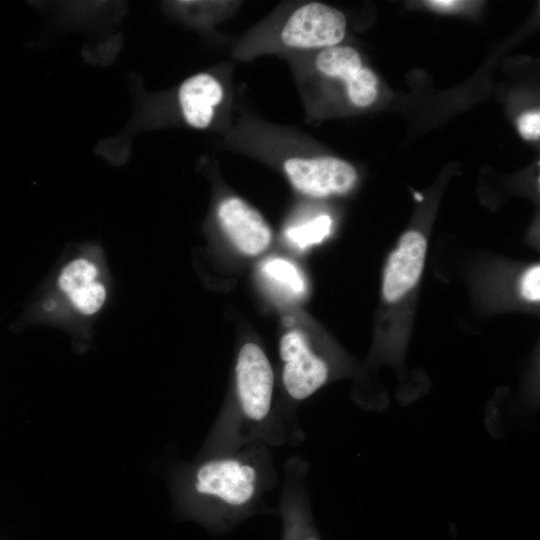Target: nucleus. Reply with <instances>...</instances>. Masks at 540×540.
<instances>
[{"instance_id":"obj_1","label":"nucleus","mask_w":540,"mask_h":540,"mask_svg":"<svg viewBox=\"0 0 540 540\" xmlns=\"http://www.w3.org/2000/svg\"><path fill=\"white\" fill-rule=\"evenodd\" d=\"M111 292L112 279L102 247L95 243L70 245L45 280L28 318L89 338Z\"/></svg>"},{"instance_id":"obj_2","label":"nucleus","mask_w":540,"mask_h":540,"mask_svg":"<svg viewBox=\"0 0 540 540\" xmlns=\"http://www.w3.org/2000/svg\"><path fill=\"white\" fill-rule=\"evenodd\" d=\"M345 32L346 19L341 11L312 2L300 6L288 17L280 40L293 49H325L340 43Z\"/></svg>"},{"instance_id":"obj_3","label":"nucleus","mask_w":540,"mask_h":540,"mask_svg":"<svg viewBox=\"0 0 540 540\" xmlns=\"http://www.w3.org/2000/svg\"><path fill=\"white\" fill-rule=\"evenodd\" d=\"M284 171L292 186L312 197H326L348 192L355 184L354 167L339 158H288Z\"/></svg>"},{"instance_id":"obj_4","label":"nucleus","mask_w":540,"mask_h":540,"mask_svg":"<svg viewBox=\"0 0 540 540\" xmlns=\"http://www.w3.org/2000/svg\"><path fill=\"white\" fill-rule=\"evenodd\" d=\"M236 383L244 415L260 421L270 411L274 374L264 351L254 343L240 349L236 364Z\"/></svg>"},{"instance_id":"obj_5","label":"nucleus","mask_w":540,"mask_h":540,"mask_svg":"<svg viewBox=\"0 0 540 540\" xmlns=\"http://www.w3.org/2000/svg\"><path fill=\"white\" fill-rule=\"evenodd\" d=\"M280 356L283 361L282 381L293 399H306L326 382V363L312 352L300 332L291 331L281 338Z\"/></svg>"},{"instance_id":"obj_6","label":"nucleus","mask_w":540,"mask_h":540,"mask_svg":"<svg viewBox=\"0 0 540 540\" xmlns=\"http://www.w3.org/2000/svg\"><path fill=\"white\" fill-rule=\"evenodd\" d=\"M256 480V470L251 465L236 459H219L198 469L196 490L230 505H242L253 497Z\"/></svg>"},{"instance_id":"obj_7","label":"nucleus","mask_w":540,"mask_h":540,"mask_svg":"<svg viewBox=\"0 0 540 540\" xmlns=\"http://www.w3.org/2000/svg\"><path fill=\"white\" fill-rule=\"evenodd\" d=\"M217 217L223 231L241 253L255 256L269 246L272 237L269 225L243 199L225 198L218 206Z\"/></svg>"},{"instance_id":"obj_8","label":"nucleus","mask_w":540,"mask_h":540,"mask_svg":"<svg viewBox=\"0 0 540 540\" xmlns=\"http://www.w3.org/2000/svg\"><path fill=\"white\" fill-rule=\"evenodd\" d=\"M426 239L417 231L404 233L399 246L387 261L383 295L388 302H395L404 296L418 281L425 259Z\"/></svg>"},{"instance_id":"obj_9","label":"nucleus","mask_w":540,"mask_h":540,"mask_svg":"<svg viewBox=\"0 0 540 540\" xmlns=\"http://www.w3.org/2000/svg\"><path fill=\"white\" fill-rule=\"evenodd\" d=\"M223 96V87L216 77L199 73L188 78L179 90V102L186 122L197 129L208 127Z\"/></svg>"},{"instance_id":"obj_10","label":"nucleus","mask_w":540,"mask_h":540,"mask_svg":"<svg viewBox=\"0 0 540 540\" xmlns=\"http://www.w3.org/2000/svg\"><path fill=\"white\" fill-rule=\"evenodd\" d=\"M315 63L322 74L344 82L362 68L359 53L349 46L325 48L317 55Z\"/></svg>"},{"instance_id":"obj_11","label":"nucleus","mask_w":540,"mask_h":540,"mask_svg":"<svg viewBox=\"0 0 540 540\" xmlns=\"http://www.w3.org/2000/svg\"><path fill=\"white\" fill-rule=\"evenodd\" d=\"M263 273L293 294H302L305 290L304 279L298 268L283 258L268 259L262 265Z\"/></svg>"},{"instance_id":"obj_12","label":"nucleus","mask_w":540,"mask_h":540,"mask_svg":"<svg viewBox=\"0 0 540 540\" xmlns=\"http://www.w3.org/2000/svg\"><path fill=\"white\" fill-rule=\"evenodd\" d=\"M331 224L328 215H321L307 223L288 228L285 237L293 246L304 249L321 242L329 234Z\"/></svg>"},{"instance_id":"obj_13","label":"nucleus","mask_w":540,"mask_h":540,"mask_svg":"<svg viewBox=\"0 0 540 540\" xmlns=\"http://www.w3.org/2000/svg\"><path fill=\"white\" fill-rule=\"evenodd\" d=\"M345 83L348 97L355 106H368L377 96V78L368 68L362 67Z\"/></svg>"},{"instance_id":"obj_14","label":"nucleus","mask_w":540,"mask_h":540,"mask_svg":"<svg viewBox=\"0 0 540 540\" xmlns=\"http://www.w3.org/2000/svg\"><path fill=\"white\" fill-rule=\"evenodd\" d=\"M539 280H540V267L535 265L528 269L521 280V294L522 296L530 301H539L540 299V290H539Z\"/></svg>"},{"instance_id":"obj_15","label":"nucleus","mask_w":540,"mask_h":540,"mask_svg":"<svg viewBox=\"0 0 540 540\" xmlns=\"http://www.w3.org/2000/svg\"><path fill=\"white\" fill-rule=\"evenodd\" d=\"M518 129L521 136L527 140H536L540 136L539 111L523 114L518 120Z\"/></svg>"},{"instance_id":"obj_16","label":"nucleus","mask_w":540,"mask_h":540,"mask_svg":"<svg viewBox=\"0 0 540 540\" xmlns=\"http://www.w3.org/2000/svg\"><path fill=\"white\" fill-rule=\"evenodd\" d=\"M430 3L431 5L435 7L449 9V8L457 6L460 2L452 1V0H438V1H430Z\"/></svg>"},{"instance_id":"obj_17","label":"nucleus","mask_w":540,"mask_h":540,"mask_svg":"<svg viewBox=\"0 0 540 540\" xmlns=\"http://www.w3.org/2000/svg\"><path fill=\"white\" fill-rule=\"evenodd\" d=\"M414 198L418 201H422L423 200V196L420 194V193H417L415 192L414 193Z\"/></svg>"},{"instance_id":"obj_18","label":"nucleus","mask_w":540,"mask_h":540,"mask_svg":"<svg viewBox=\"0 0 540 540\" xmlns=\"http://www.w3.org/2000/svg\"><path fill=\"white\" fill-rule=\"evenodd\" d=\"M312 540H314V539H312Z\"/></svg>"}]
</instances>
